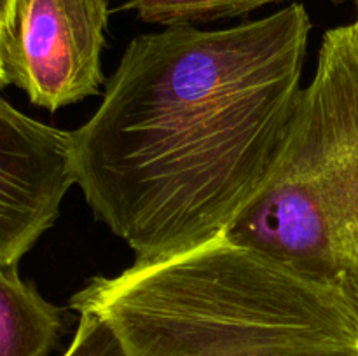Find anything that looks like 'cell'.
<instances>
[{
  "label": "cell",
  "instance_id": "1",
  "mask_svg": "<svg viewBox=\"0 0 358 356\" xmlns=\"http://www.w3.org/2000/svg\"><path fill=\"white\" fill-rule=\"evenodd\" d=\"M311 21L301 3L224 30L173 24L124 49L72 133L94 216L156 262L226 232L282 150L301 98Z\"/></svg>",
  "mask_w": 358,
  "mask_h": 356
},
{
  "label": "cell",
  "instance_id": "2",
  "mask_svg": "<svg viewBox=\"0 0 358 356\" xmlns=\"http://www.w3.org/2000/svg\"><path fill=\"white\" fill-rule=\"evenodd\" d=\"M103 318L126 356H358V316L336 295L222 236L70 299Z\"/></svg>",
  "mask_w": 358,
  "mask_h": 356
},
{
  "label": "cell",
  "instance_id": "3",
  "mask_svg": "<svg viewBox=\"0 0 358 356\" xmlns=\"http://www.w3.org/2000/svg\"><path fill=\"white\" fill-rule=\"evenodd\" d=\"M224 237L322 286L358 316V28L325 31L268 177Z\"/></svg>",
  "mask_w": 358,
  "mask_h": 356
},
{
  "label": "cell",
  "instance_id": "4",
  "mask_svg": "<svg viewBox=\"0 0 358 356\" xmlns=\"http://www.w3.org/2000/svg\"><path fill=\"white\" fill-rule=\"evenodd\" d=\"M107 0H16L3 34L10 82L49 112L100 93Z\"/></svg>",
  "mask_w": 358,
  "mask_h": 356
},
{
  "label": "cell",
  "instance_id": "5",
  "mask_svg": "<svg viewBox=\"0 0 358 356\" xmlns=\"http://www.w3.org/2000/svg\"><path fill=\"white\" fill-rule=\"evenodd\" d=\"M76 185L72 133L38 122L0 96V265L17 267Z\"/></svg>",
  "mask_w": 358,
  "mask_h": 356
},
{
  "label": "cell",
  "instance_id": "6",
  "mask_svg": "<svg viewBox=\"0 0 358 356\" xmlns=\"http://www.w3.org/2000/svg\"><path fill=\"white\" fill-rule=\"evenodd\" d=\"M63 330V309L45 300L17 267L0 265V356H49Z\"/></svg>",
  "mask_w": 358,
  "mask_h": 356
},
{
  "label": "cell",
  "instance_id": "7",
  "mask_svg": "<svg viewBox=\"0 0 358 356\" xmlns=\"http://www.w3.org/2000/svg\"><path fill=\"white\" fill-rule=\"evenodd\" d=\"M273 2L283 0H129L126 7L135 10L145 23L173 27L241 16Z\"/></svg>",
  "mask_w": 358,
  "mask_h": 356
},
{
  "label": "cell",
  "instance_id": "8",
  "mask_svg": "<svg viewBox=\"0 0 358 356\" xmlns=\"http://www.w3.org/2000/svg\"><path fill=\"white\" fill-rule=\"evenodd\" d=\"M72 342L62 356H126L110 325L98 314L83 311Z\"/></svg>",
  "mask_w": 358,
  "mask_h": 356
},
{
  "label": "cell",
  "instance_id": "9",
  "mask_svg": "<svg viewBox=\"0 0 358 356\" xmlns=\"http://www.w3.org/2000/svg\"><path fill=\"white\" fill-rule=\"evenodd\" d=\"M3 27L0 24V89L6 87L7 84H10L9 73H7V66H6V56H3Z\"/></svg>",
  "mask_w": 358,
  "mask_h": 356
},
{
  "label": "cell",
  "instance_id": "10",
  "mask_svg": "<svg viewBox=\"0 0 358 356\" xmlns=\"http://www.w3.org/2000/svg\"><path fill=\"white\" fill-rule=\"evenodd\" d=\"M14 3H16V0H0V24L3 27V30H6L10 23Z\"/></svg>",
  "mask_w": 358,
  "mask_h": 356
},
{
  "label": "cell",
  "instance_id": "11",
  "mask_svg": "<svg viewBox=\"0 0 358 356\" xmlns=\"http://www.w3.org/2000/svg\"><path fill=\"white\" fill-rule=\"evenodd\" d=\"M357 6H358V0H357ZM355 24H357V28H358V21H357V23H355Z\"/></svg>",
  "mask_w": 358,
  "mask_h": 356
}]
</instances>
